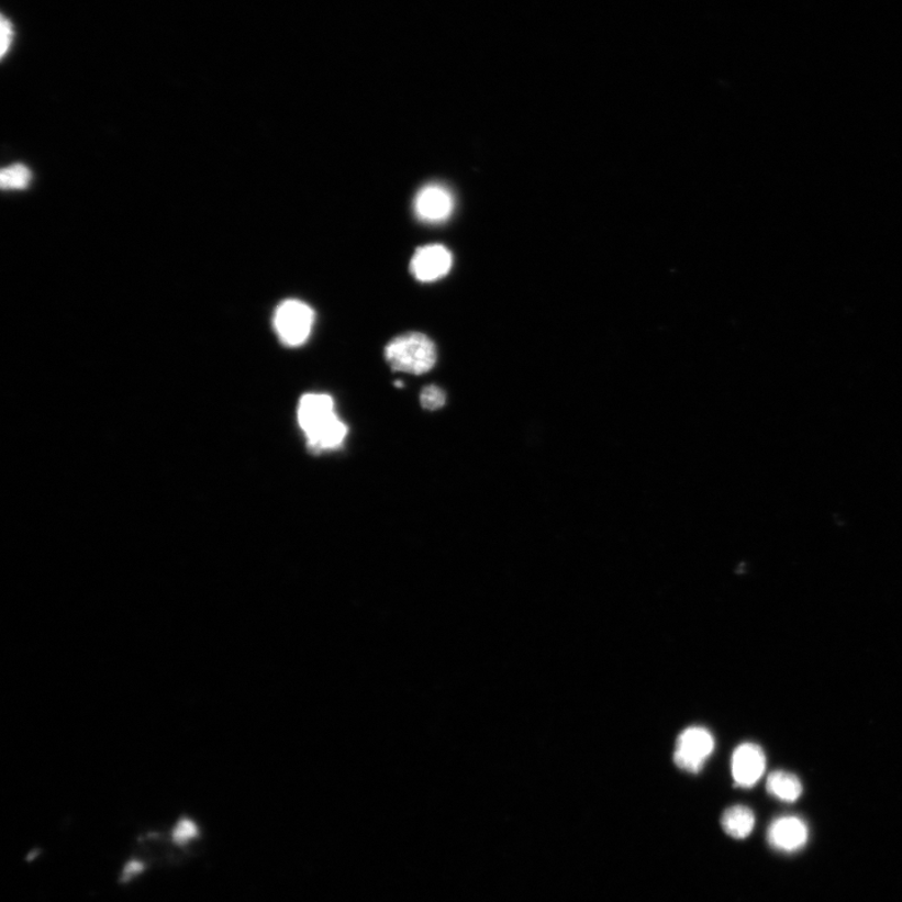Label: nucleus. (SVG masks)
I'll return each mask as SVG.
<instances>
[{"mask_svg": "<svg viewBox=\"0 0 902 902\" xmlns=\"http://www.w3.org/2000/svg\"><path fill=\"white\" fill-rule=\"evenodd\" d=\"M299 424L305 433L308 448L319 454L341 448L347 426L335 413L334 399L326 394H307L300 400Z\"/></svg>", "mask_w": 902, "mask_h": 902, "instance_id": "nucleus-1", "label": "nucleus"}, {"mask_svg": "<svg viewBox=\"0 0 902 902\" xmlns=\"http://www.w3.org/2000/svg\"><path fill=\"white\" fill-rule=\"evenodd\" d=\"M386 359L392 370L423 375L436 364V347L426 335L408 333L392 338L386 347Z\"/></svg>", "mask_w": 902, "mask_h": 902, "instance_id": "nucleus-2", "label": "nucleus"}, {"mask_svg": "<svg viewBox=\"0 0 902 902\" xmlns=\"http://www.w3.org/2000/svg\"><path fill=\"white\" fill-rule=\"evenodd\" d=\"M315 312L308 303L299 300H286L276 309L274 326L280 341L286 346L298 347L308 342Z\"/></svg>", "mask_w": 902, "mask_h": 902, "instance_id": "nucleus-3", "label": "nucleus"}, {"mask_svg": "<svg viewBox=\"0 0 902 902\" xmlns=\"http://www.w3.org/2000/svg\"><path fill=\"white\" fill-rule=\"evenodd\" d=\"M714 749V738L709 730L694 726L677 738L673 760L686 772H700Z\"/></svg>", "mask_w": 902, "mask_h": 902, "instance_id": "nucleus-4", "label": "nucleus"}, {"mask_svg": "<svg viewBox=\"0 0 902 902\" xmlns=\"http://www.w3.org/2000/svg\"><path fill=\"white\" fill-rule=\"evenodd\" d=\"M732 777L743 789H751L761 780L766 770L764 749L755 744H744L735 749L731 761Z\"/></svg>", "mask_w": 902, "mask_h": 902, "instance_id": "nucleus-5", "label": "nucleus"}, {"mask_svg": "<svg viewBox=\"0 0 902 902\" xmlns=\"http://www.w3.org/2000/svg\"><path fill=\"white\" fill-rule=\"evenodd\" d=\"M767 839L777 851L797 853L809 842V827L798 816H782L768 827Z\"/></svg>", "mask_w": 902, "mask_h": 902, "instance_id": "nucleus-6", "label": "nucleus"}, {"mask_svg": "<svg viewBox=\"0 0 902 902\" xmlns=\"http://www.w3.org/2000/svg\"><path fill=\"white\" fill-rule=\"evenodd\" d=\"M453 257L442 245L419 248L412 260V272L419 281L431 282L444 278L452 269Z\"/></svg>", "mask_w": 902, "mask_h": 902, "instance_id": "nucleus-7", "label": "nucleus"}, {"mask_svg": "<svg viewBox=\"0 0 902 902\" xmlns=\"http://www.w3.org/2000/svg\"><path fill=\"white\" fill-rule=\"evenodd\" d=\"M453 208V196L442 185H427L419 191L414 202L417 218L426 222L448 220Z\"/></svg>", "mask_w": 902, "mask_h": 902, "instance_id": "nucleus-8", "label": "nucleus"}, {"mask_svg": "<svg viewBox=\"0 0 902 902\" xmlns=\"http://www.w3.org/2000/svg\"><path fill=\"white\" fill-rule=\"evenodd\" d=\"M756 824L754 812L746 806H734L725 811L721 825L731 837L744 839L751 835Z\"/></svg>", "mask_w": 902, "mask_h": 902, "instance_id": "nucleus-9", "label": "nucleus"}, {"mask_svg": "<svg viewBox=\"0 0 902 902\" xmlns=\"http://www.w3.org/2000/svg\"><path fill=\"white\" fill-rule=\"evenodd\" d=\"M767 791L777 800L794 802L801 798L802 783L797 775L775 771L768 776Z\"/></svg>", "mask_w": 902, "mask_h": 902, "instance_id": "nucleus-10", "label": "nucleus"}, {"mask_svg": "<svg viewBox=\"0 0 902 902\" xmlns=\"http://www.w3.org/2000/svg\"><path fill=\"white\" fill-rule=\"evenodd\" d=\"M32 174L23 165H13L3 169L0 174V185L3 190H24L30 186Z\"/></svg>", "mask_w": 902, "mask_h": 902, "instance_id": "nucleus-11", "label": "nucleus"}, {"mask_svg": "<svg viewBox=\"0 0 902 902\" xmlns=\"http://www.w3.org/2000/svg\"><path fill=\"white\" fill-rule=\"evenodd\" d=\"M420 401H422L424 409L434 412V410L442 409L445 405L446 396L441 388L428 386L423 389Z\"/></svg>", "mask_w": 902, "mask_h": 902, "instance_id": "nucleus-12", "label": "nucleus"}, {"mask_svg": "<svg viewBox=\"0 0 902 902\" xmlns=\"http://www.w3.org/2000/svg\"><path fill=\"white\" fill-rule=\"evenodd\" d=\"M13 26L12 23L7 20L5 16L2 18V46H0V51H2V57L7 55V52L12 46L13 42Z\"/></svg>", "mask_w": 902, "mask_h": 902, "instance_id": "nucleus-13", "label": "nucleus"}, {"mask_svg": "<svg viewBox=\"0 0 902 902\" xmlns=\"http://www.w3.org/2000/svg\"><path fill=\"white\" fill-rule=\"evenodd\" d=\"M396 387H398V388H403V387H404V383H403V382H399V381H397V382H396Z\"/></svg>", "mask_w": 902, "mask_h": 902, "instance_id": "nucleus-14", "label": "nucleus"}]
</instances>
